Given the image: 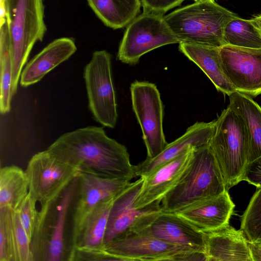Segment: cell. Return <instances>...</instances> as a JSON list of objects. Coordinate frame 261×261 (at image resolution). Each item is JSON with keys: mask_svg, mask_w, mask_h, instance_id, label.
<instances>
[{"mask_svg": "<svg viewBox=\"0 0 261 261\" xmlns=\"http://www.w3.org/2000/svg\"><path fill=\"white\" fill-rule=\"evenodd\" d=\"M47 149L77 166L81 172L129 181L136 177L126 147L108 137L101 127L89 126L65 133Z\"/></svg>", "mask_w": 261, "mask_h": 261, "instance_id": "obj_1", "label": "cell"}, {"mask_svg": "<svg viewBox=\"0 0 261 261\" xmlns=\"http://www.w3.org/2000/svg\"><path fill=\"white\" fill-rule=\"evenodd\" d=\"M227 190L209 144L195 148L190 165L161 202L162 211L174 212Z\"/></svg>", "mask_w": 261, "mask_h": 261, "instance_id": "obj_2", "label": "cell"}, {"mask_svg": "<svg viewBox=\"0 0 261 261\" xmlns=\"http://www.w3.org/2000/svg\"><path fill=\"white\" fill-rule=\"evenodd\" d=\"M238 16L214 2H194L165 16V20L180 43L221 47L225 45L223 30Z\"/></svg>", "mask_w": 261, "mask_h": 261, "instance_id": "obj_3", "label": "cell"}, {"mask_svg": "<svg viewBox=\"0 0 261 261\" xmlns=\"http://www.w3.org/2000/svg\"><path fill=\"white\" fill-rule=\"evenodd\" d=\"M208 144L227 190L243 181L248 166L249 138L242 119L229 105L216 119Z\"/></svg>", "mask_w": 261, "mask_h": 261, "instance_id": "obj_4", "label": "cell"}, {"mask_svg": "<svg viewBox=\"0 0 261 261\" xmlns=\"http://www.w3.org/2000/svg\"><path fill=\"white\" fill-rule=\"evenodd\" d=\"M6 6L11 46L14 96L30 52L36 42L43 40L46 28L43 0H6Z\"/></svg>", "mask_w": 261, "mask_h": 261, "instance_id": "obj_5", "label": "cell"}, {"mask_svg": "<svg viewBox=\"0 0 261 261\" xmlns=\"http://www.w3.org/2000/svg\"><path fill=\"white\" fill-rule=\"evenodd\" d=\"M29 192L41 206L54 204L80 173V168L47 149L34 154L25 171Z\"/></svg>", "mask_w": 261, "mask_h": 261, "instance_id": "obj_6", "label": "cell"}, {"mask_svg": "<svg viewBox=\"0 0 261 261\" xmlns=\"http://www.w3.org/2000/svg\"><path fill=\"white\" fill-rule=\"evenodd\" d=\"M179 43L164 14L143 11L127 25L117 58L125 64L135 65L141 57L154 49Z\"/></svg>", "mask_w": 261, "mask_h": 261, "instance_id": "obj_7", "label": "cell"}, {"mask_svg": "<svg viewBox=\"0 0 261 261\" xmlns=\"http://www.w3.org/2000/svg\"><path fill=\"white\" fill-rule=\"evenodd\" d=\"M111 59L105 50L94 51L85 67L84 77L89 108L94 118L102 125L114 128L118 113Z\"/></svg>", "mask_w": 261, "mask_h": 261, "instance_id": "obj_8", "label": "cell"}, {"mask_svg": "<svg viewBox=\"0 0 261 261\" xmlns=\"http://www.w3.org/2000/svg\"><path fill=\"white\" fill-rule=\"evenodd\" d=\"M133 110L142 133L147 158H153L168 144L163 130L164 105L156 86L136 81L130 86Z\"/></svg>", "mask_w": 261, "mask_h": 261, "instance_id": "obj_9", "label": "cell"}, {"mask_svg": "<svg viewBox=\"0 0 261 261\" xmlns=\"http://www.w3.org/2000/svg\"><path fill=\"white\" fill-rule=\"evenodd\" d=\"M144 178L140 177L130 184L115 198L106 228L104 245L125 233L140 229L162 211L161 203L154 202L143 208L136 205Z\"/></svg>", "mask_w": 261, "mask_h": 261, "instance_id": "obj_10", "label": "cell"}, {"mask_svg": "<svg viewBox=\"0 0 261 261\" xmlns=\"http://www.w3.org/2000/svg\"><path fill=\"white\" fill-rule=\"evenodd\" d=\"M105 249L122 261H174L179 254L192 250L160 240L143 228L115 239L107 244Z\"/></svg>", "mask_w": 261, "mask_h": 261, "instance_id": "obj_11", "label": "cell"}, {"mask_svg": "<svg viewBox=\"0 0 261 261\" xmlns=\"http://www.w3.org/2000/svg\"><path fill=\"white\" fill-rule=\"evenodd\" d=\"M224 71L236 92L261 94V48L225 45L220 47Z\"/></svg>", "mask_w": 261, "mask_h": 261, "instance_id": "obj_12", "label": "cell"}, {"mask_svg": "<svg viewBox=\"0 0 261 261\" xmlns=\"http://www.w3.org/2000/svg\"><path fill=\"white\" fill-rule=\"evenodd\" d=\"M76 179L79 192L73 216L71 243L76 239L84 221L94 207L103 200L115 198L130 182L81 171Z\"/></svg>", "mask_w": 261, "mask_h": 261, "instance_id": "obj_13", "label": "cell"}, {"mask_svg": "<svg viewBox=\"0 0 261 261\" xmlns=\"http://www.w3.org/2000/svg\"><path fill=\"white\" fill-rule=\"evenodd\" d=\"M195 147H191L173 160L161 166L144 178L136 197L137 207L161 203L165 195L179 181L190 165Z\"/></svg>", "mask_w": 261, "mask_h": 261, "instance_id": "obj_14", "label": "cell"}, {"mask_svg": "<svg viewBox=\"0 0 261 261\" xmlns=\"http://www.w3.org/2000/svg\"><path fill=\"white\" fill-rule=\"evenodd\" d=\"M142 228L167 243L205 253V233L174 212L161 211Z\"/></svg>", "mask_w": 261, "mask_h": 261, "instance_id": "obj_15", "label": "cell"}, {"mask_svg": "<svg viewBox=\"0 0 261 261\" xmlns=\"http://www.w3.org/2000/svg\"><path fill=\"white\" fill-rule=\"evenodd\" d=\"M216 120L208 122H197L189 127L177 139L168 143L164 150L153 158L134 165L136 177H145L156 169L173 160L191 147L198 148L208 144L214 132Z\"/></svg>", "mask_w": 261, "mask_h": 261, "instance_id": "obj_16", "label": "cell"}, {"mask_svg": "<svg viewBox=\"0 0 261 261\" xmlns=\"http://www.w3.org/2000/svg\"><path fill=\"white\" fill-rule=\"evenodd\" d=\"M234 204L228 190L175 212L198 230L206 232L229 224Z\"/></svg>", "mask_w": 261, "mask_h": 261, "instance_id": "obj_17", "label": "cell"}, {"mask_svg": "<svg viewBox=\"0 0 261 261\" xmlns=\"http://www.w3.org/2000/svg\"><path fill=\"white\" fill-rule=\"evenodd\" d=\"M204 233L207 261H252L248 240L241 229L228 224Z\"/></svg>", "mask_w": 261, "mask_h": 261, "instance_id": "obj_18", "label": "cell"}, {"mask_svg": "<svg viewBox=\"0 0 261 261\" xmlns=\"http://www.w3.org/2000/svg\"><path fill=\"white\" fill-rule=\"evenodd\" d=\"M76 49L72 38L62 37L53 40L25 66L20 75V85L27 87L38 82L48 72L68 59Z\"/></svg>", "mask_w": 261, "mask_h": 261, "instance_id": "obj_19", "label": "cell"}, {"mask_svg": "<svg viewBox=\"0 0 261 261\" xmlns=\"http://www.w3.org/2000/svg\"><path fill=\"white\" fill-rule=\"evenodd\" d=\"M179 50L202 70L218 92L228 96L236 92L224 71L220 47L180 43Z\"/></svg>", "mask_w": 261, "mask_h": 261, "instance_id": "obj_20", "label": "cell"}, {"mask_svg": "<svg viewBox=\"0 0 261 261\" xmlns=\"http://www.w3.org/2000/svg\"><path fill=\"white\" fill-rule=\"evenodd\" d=\"M228 97L229 106L240 116L246 127L249 143L248 166L261 163V106L251 96L238 92Z\"/></svg>", "mask_w": 261, "mask_h": 261, "instance_id": "obj_21", "label": "cell"}, {"mask_svg": "<svg viewBox=\"0 0 261 261\" xmlns=\"http://www.w3.org/2000/svg\"><path fill=\"white\" fill-rule=\"evenodd\" d=\"M115 198L103 200L94 207L84 221L76 239L71 243V248H105L106 228Z\"/></svg>", "mask_w": 261, "mask_h": 261, "instance_id": "obj_22", "label": "cell"}, {"mask_svg": "<svg viewBox=\"0 0 261 261\" xmlns=\"http://www.w3.org/2000/svg\"><path fill=\"white\" fill-rule=\"evenodd\" d=\"M92 10L107 27L127 26L140 11V0H87Z\"/></svg>", "mask_w": 261, "mask_h": 261, "instance_id": "obj_23", "label": "cell"}, {"mask_svg": "<svg viewBox=\"0 0 261 261\" xmlns=\"http://www.w3.org/2000/svg\"><path fill=\"white\" fill-rule=\"evenodd\" d=\"M29 192L25 171L15 165L0 170V208L16 210Z\"/></svg>", "mask_w": 261, "mask_h": 261, "instance_id": "obj_24", "label": "cell"}, {"mask_svg": "<svg viewBox=\"0 0 261 261\" xmlns=\"http://www.w3.org/2000/svg\"><path fill=\"white\" fill-rule=\"evenodd\" d=\"M0 110L2 114L10 111L12 93L13 65L11 41L7 20L0 23Z\"/></svg>", "mask_w": 261, "mask_h": 261, "instance_id": "obj_25", "label": "cell"}, {"mask_svg": "<svg viewBox=\"0 0 261 261\" xmlns=\"http://www.w3.org/2000/svg\"><path fill=\"white\" fill-rule=\"evenodd\" d=\"M76 178L62 194L61 200L58 206L57 219L53 226L46 261L62 260L64 252V233L65 222L69 205L76 190Z\"/></svg>", "mask_w": 261, "mask_h": 261, "instance_id": "obj_26", "label": "cell"}, {"mask_svg": "<svg viewBox=\"0 0 261 261\" xmlns=\"http://www.w3.org/2000/svg\"><path fill=\"white\" fill-rule=\"evenodd\" d=\"M225 45L261 48V31L250 21L237 16L229 20L223 30Z\"/></svg>", "mask_w": 261, "mask_h": 261, "instance_id": "obj_27", "label": "cell"}, {"mask_svg": "<svg viewBox=\"0 0 261 261\" xmlns=\"http://www.w3.org/2000/svg\"><path fill=\"white\" fill-rule=\"evenodd\" d=\"M53 204L41 206V210L39 211L31 242L34 261H46L53 230L51 224Z\"/></svg>", "mask_w": 261, "mask_h": 261, "instance_id": "obj_28", "label": "cell"}, {"mask_svg": "<svg viewBox=\"0 0 261 261\" xmlns=\"http://www.w3.org/2000/svg\"><path fill=\"white\" fill-rule=\"evenodd\" d=\"M240 229L248 241L261 239V188L257 189L241 218Z\"/></svg>", "mask_w": 261, "mask_h": 261, "instance_id": "obj_29", "label": "cell"}, {"mask_svg": "<svg viewBox=\"0 0 261 261\" xmlns=\"http://www.w3.org/2000/svg\"><path fill=\"white\" fill-rule=\"evenodd\" d=\"M13 210L0 208V261H18L13 226Z\"/></svg>", "mask_w": 261, "mask_h": 261, "instance_id": "obj_30", "label": "cell"}, {"mask_svg": "<svg viewBox=\"0 0 261 261\" xmlns=\"http://www.w3.org/2000/svg\"><path fill=\"white\" fill-rule=\"evenodd\" d=\"M13 226L18 261H34L31 242L16 210L13 211Z\"/></svg>", "mask_w": 261, "mask_h": 261, "instance_id": "obj_31", "label": "cell"}, {"mask_svg": "<svg viewBox=\"0 0 261 261\" xmlns=\"http://www.w3.org/2000/svg\"><path fill=\"white\" fill-rule=\"evenodd\" d=\"M37 201L29 192L28 195L16 210L20 222L31 242L33 231L36 224L39 211L36 208Z\"/></svg>", "mask_w": 261, "mask_h": 261, "instance_id": "obj_32", "label": "cell"}, {"mask_svg": "<svg viewBox=\"0 0 261 261\" xmlns=\"http://www.w3.org/2000/svg\"><path fill=\"white\" fill-rule=\"evenodd\" d=\"M144 11L164 14L185 0H140Z\"/></svg>", "mask_w": 261, "mask_h": 261, "instance_id": "obj_33", "label": "cell"}, {"mask_svg": "<svg viewBox=\"0 0 261 261\" xmlns=\"http://www.w3.org/2000/svg\"><path fill=\"white\" fill-rule=\"evenodd\" d=\"M243 180L261 188V163H253L248 165L245 171Z\"/></svg>", "mask_w": 261, "mask_h": 261, "instance_id": "obj_34", "label": "cell"}, {"mask_svg": "<svg viewBox=\"0 0 261 261\" xmlns=\"http://www.w3.org/2000/svg\"><path fill=\"white\" fill-rule=\"evenodd\" d=\"M252 261H261V242L248 241Z\"/></svg>", "mask_w": 261, "mask_h": 261, "instance_id": "obj_35", "label": "cell"}, {"mask_svg": "<svg viewBox=\"0 0 261 261\" xmlns=\"http://www.w3.org/2000/svg\"><path fill=\"white\" fill-rule=\"evenodd\" d=\"M250 20L261 31V14Z\"/></svg>", "mask_w": 261, "mask_h": 261, "instance_id": "obj_36", "label": "cell"}, {"mask_svg": "<svg viewBox=\"0 0 261 261\" xmlns=\"http://www.w3.org/2000/svg\"><path fill=\"white\" fill-rule=\"evenodd\" d=\"M195 2H214L215 0H193Z\"/></svg>", "mask_w": 261, "mask_h": 261, "instance_id": "obj_37", "label": "cell"}, {"mask_svg": "<svg viewBox=\"0 0 261 261\" xmlns=\"http://www.w3.org/2000/svg\"><path fill=\"white\" fill-rule=\"evenodd\" d=\"M0 4L6 5V0H0Z\"/></svg>", "mask_w": 261, "mask_h": 261, "instance_id": "obj_38", "label": "cell"}, {"mask_svg": "<svg viewBox=\"0 0 261 261\" xmlns=\"http://www.w3.org/2000/svg\"><path fill=\"white\" fill-rule=\"evenodd\" d=\"M259 241V242H261V239H260V240H258V241Z\"/></svg>", "mask_w": 261, "mask_h": 261, "instance_id": "obj_39", "label": "cell"}]
</instances>
